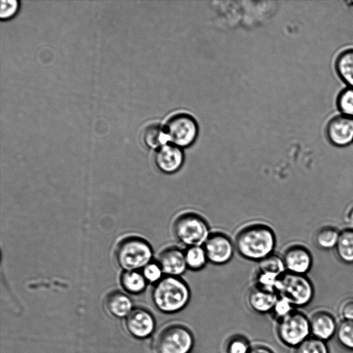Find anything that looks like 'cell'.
I'll return each instance as SVG.
<instances>
[{
    "mask_svg": "<svg viewBox=\"0 0 353 353\" xmlns=\"http://www.w3.org/2000/svg\"><path fill=\"white\" fill-rule=\"evenodd\" d=\"M233 242L241 256L259 262L274 253L276 239L269 225L261 221H250L238 229Z\"/></svg>",
    "mask_w": 353,
    "mask_h": 353,
    "instance_id": "6da1fadb",
    "label": "cell"
},
{
    "mask_svg": "<svg viewBox=\"0 0 353 353\" xmlns=\"http://www.w3.org/2000/svg\"><path fill=\"white\" fill-rule=\"evenodd\" d=\"M190 297V288L179 276H164L154 285L152 293L156 307L166 313L182 310L188 304Z\"/></svg>",
    "mask_w": 353,
    "mask_h": 353,
    "instance_id": "7a4b0ae2",
    "label": "cell"
},
{
    "mask_svg": "<svg viewBox=\"0 0 353 353\" xmlns=\"http://www.w3.org/2000/svg\"><path fill=\"white\" fill-rule=\"evenodd\" d=\"M172 232L176 240L186 248L203 245L211 234L204 217L191 210L181 211L175 216Z\"/></svg>",
    "mask_w": 353,
    "mask_h": 353,
    "instance_id": "3957f363",
    "label": "cell"
},
{
    "mask_svg": "<svg viewBox=\"0 0 353 353\" xmlns=\"http://www.w3.org/2000/svg\"><path fill=\"white\" fill-rule=\"evenodd\" d=\"M153 250L145 239L131 236L123 239L116 249L119 265L125 271L142 270L152 261Z\"/></svg>",
    "mask_w": 353,
    "mask_h": 353,
    "instance_id": "277c9868",
    "label": "cell"
},
{
    "mask_svg": "<svg viewBox=\"0 0 353 353\" xmlns=\"http://www.w3.org/2000/svg\"><path fill=\"white\" fill-rule=\"evenodd\" d=\"M275 292L278 296L288 299L293 305L302 306L311 301L313 288L305 275L285 272L279 277Z\"/></svg>",
    "mask_w": 353,
    "mask_h": 353,
    "instance_id": "5b68a950",
    "label": "cell"
},
{
    "mask_svg": "<svg viewBox=\"0 0 353 353\" xmlns=\"http://www.w3.org/2000/svg\"><path fill=\"white\" fill-rule=\"evenodd\" d=\"M163 129L168 142L180 148L192 144L198 133L197 124L194 119L183 112L170 117Z\"/></svg>",
    "mask_w": 353,
    "mask_h": 353,
    "instance_id": "8992f818",
    "label": "cell"
},
{
    "mask_svg": "<svg viewBox=\"0 0 353 353\" xmlns=\"http://www.w3.org/2000/svg\"><path fill=\"white\" fill-rule=\"evenodd\" d=\"M193 345L194 339L190 331L181 325L164 327L156 341L159 353H189Z\"/></svg>",
    "mask_w": 353,
    "mask_h": 353,
    "instance_id": "52a82bcc",
    "label": "cell"
},
{
    "mask_svg": "<svg viewBox=\"0 0 353 353\" xmlns=\"http://www.w3.org/2000/svg\"><path fill=\"white\" fill-rule=\"evenodd\" d=\"M310 332V320L299 312H292L281 319L278 325L281 340L290 346L299 345L308 337Z\"/></svg>",
    "mask_w": 353,
    "mask_h": 353,
    "instance_id": "ba28073f",
    "label": "cell"
},
{
    "mask_svg": "<svg viewBox=\"0 0 353 353\" xmlns=\"http://www.w3.org/2000/svg\"><path fill=\"white\" fill-rule=\"evenodd\" d=\"M203 246L208 262L216 265L228 263L235 250L233 241L225 234L218 232H211Z\"/></svg>",
    "mask_w": 353,
    "mask_h": 353,
    "instance_id": "9c48e42d",
    "label": "cell"
},
{
    "mask_svg": "<svg viewBox=\"0 0 353 353\" xmlns=\"http://www.w3.org/2000/svg\"><path fill=\"white\" fill-rule=\"evenodd\" d=\"M325 136L329 142L337 147H344L353 142V117L339 114L332 117L325 126Z\"/></svg>",
    "mask_w": 353,
    "mask_h": 353,
    "instance_id": "30bf717a",
    "label": "cell"
},
{
    "mask_svg": "<svg viewBox=\"0 0 353 353\" xmlns=\"http://www.w3.org/2000/svg\"><path fill=\"white\" fill-rule=\"evenodd\" d=\"M157 261L165 276L181 277L188 270L184 250L176 245H170L162 249L158 254Z\"/></svg>",
    "mask_w": 353,
    "mask_h": 353,
    "instance_id": "8fae6325",
    "label": "cell"
},
{
    "mask_svg": "<svg viewBox=\"0 0 353 353\" xmlns=\"http://www.w3.org/2000/svg\"><path fill=\"white\" fill-rule=\"evenodd\" d=\"M154 163L158 169L166 174L177 172L184 163L182 148L173 144L167 143L156 150Z\"/></svg>",
    "mask_w": 353,
    "mask_h": 353,
    "instance_id": "7c38bea8",
    "label": "cell"
},
{
    "mask_svg": "<svg viewBox=\"0 0 353 353\" xmlns=\"http://www.w3.org/2000/svg\"><path fill=\"white\" fill-rule=\"evenodd\" d=\"M286 272L305 275L311 268L312 256L303 246L294 245L287 248L282 255Z\"/></svg>",
    "mask_w": 353,
    "mask_h": 353,
    "instance_id": "4fadbf2b",
    "label": "cell"
},
{
    "mask_svg": "<svg viewBox=\"0 0 353 353\" xmlns=\"http://www.w3.org/2000/svg\"><path fill=\"white\" fill-rule=\"evenodd\" d=\"M127 327L129 332L137 338H145L154 329V320L146 310L136 309L127 318Z\"/></svg>",
    "mask_w": 353,
    "mask_h": 353,
    "instance_id": "5bb4252c",
    "label": "cell"
},
{
    "mask_svg": "<svg viewBox=\"0 0 353 353\" xmlns=\"http://www.w3.org/2000/svg\"><path fill=\"white\" fill-rule=\"evenodd\" d=\"M310 332L314 337L325 341L337 330L334 316L326 311H318L310 319Z\"/></svg>",
    "mask_w": 353,
    "mask_h": 353,
    "instance_id": "9a60e30c",
    "label": "cell"
},
{
    "mask_svg": "<svg viewBox=\"0 0 353 353\" xmlns=\"http://www.w3.org/2000/svg\"><path fill=\"white\" fill-rule=\"evenodd\" d=\"M277 299L275 292L255 285L248 293V302L254 311L265 313L272 310Z\"/></svg>",
    "mask_w": 353,
    "mask_h": 353,
    "instance_id": "2e32d148",
    "label": "cell"
},
{
    "mask_svg": "<svg viewBox=\"0 0 353 353\" xmlns=\"http://www.w3.org/2000/svg\"><path fill=\"white\" fill-rule=\"evenodd\" d=\"M334 68L339 79L353 88V47L341 51L336 57Z\"/></svg>",
    "mask_w": 353,
    "mask_h": 353,
    "instance_id": "e0dca14e",
    "label": "cell"
},
{
    "mask_svg": "<svg viewBox=\"0 0 353 353\" xmlns=\"http://www.w3.org/2000/svg\"><path fill=\"white\" fill-rule=\"evenodd\" d=\"M143 141L148 147L156 150L168 143L164 129L158 123H150L145 128Z\"/></svg>",
    "mask_w": 353,
    "mask_h": 353,
    "instance_id": "ac0fdd59",
    "label": "cell"
},
{
    "mask_svg": "<svg viewBox=\"0 0 353 353\" xmlns=\"http://www.w3.org/2000/svg\"><path fill=\"white\" fill-rule=\"evenodd\" d=\"M185 259L188 270L199 271L204 268L208 262L203 245L187 247L184 250Z\"/></svg>",
    "mask_w": 353,
    "mask_h": 353,
    "instance_id": "d6986e66",
    "label": "cell"
},
{
    "mask_svg": "<svg viewBox=\"0 0 353 353\" xmlns=\"http://www.w3.org/2000/svg\"><path fill=\"white\" fill-rule=\"evenodd\" d=\"M106 304L110 312L119 317L127 315L132 308L130 299L119 292L110 294L107 297Z\"/></svg>",
    "mask_w": 353,
    "mask_h": 353,
    "instance_id": "ffe728a7",
    "label": "cell"
},
{
    "mask_svg": "<svg viewBox=\"0 0 353 353\" xmlns=\"http://www.w3.org/2000/svg\"><path fill=\"white\" fill-rule=\"evenodd\" d=\"M121 283L127 292L138 294L145 290L148 282L141 272L125 271L121 276Z\"/></svg>",
    "mask_w": 353,
    "mask_h": 353,
    "instance_id": "44dd1931",
    "label": "cell"
},
{
    "mask_svg": "<svg viewBox=\"0 0 353 353\" xmlns=\"http://www.w3.org/2000/svg\"><path fill=\"white\" fill-rule=\"evenodd\" d=\"M335 248L342 261L353 263V230H345L340 232Z\"/></svg>",
    "mask_w": 353,
    "mask_h": 353,
    "instance_id": "7402d4cb",
    "label": "cell"
},
{
    "mask_svg": "<svg viewBox=\"0 0 353 353\" xmlns=\"http://www.w3.org/2000/svg\"><path fill=\"white\" fill-rule=\"evenodd\" d=\"M258 263V272H260L281 276L286 272L282 257L274 253L259 261Z\"/></svg>",
    "mask_w": 353,
    "mask_h": 353,
    "instance_id": "603a6c76",
    "label": "cell"
},
{
    "mask_svg": "<svg viewBox=\"0 0 353 353\" xmlns=\"http://www.w3.org/2000/svg\"><path fill=\"white\" fill-rule=\"evenodd\" d=\"M339 232L332 227L321 228L316 234V244L322 249L329 250L336 247Z\"/></svg>",
    "mask_w": 353,
    "mask_h": 353,
    "instance_id": "cb8c5ba5",
    "label": "cell"
},
{
    "mask_svg": "<svg viewBox=\"0 0 353 353\" xmlns=\"http://www.w3.org/2000/svg\"><path fill=\"white\" fill-rule=\"evenodd\" d=\"M295 353H329V350L325 341L312 336L298 345Z\"/></svg>",
    "mask_w": 353,
    "mask_h": 353,
    "instance_id": "d4e9b609",
    "label": "cell"
},
{
    "mask_svg": "<svg viewBox=\"0 0 353 353\" xmlns=\"http://www.w3.org/2000/svg\"><path fill=\"white\" fill-rule=\"evenodd\" d=\"M336 107L341 114L353 117V88L347 87L339 93Z\"/></svg>",
    "mask_w": 353,
    "mask_h": 353,
    "instance_id": "484cf974",
    "label": "cell"
},
{
    "mask_svg": "<svg viewBox=\"0 0 353 353\" xmlns=\"http://www.w3.org/2000/svg\"><path fill=\"white\" fill-rule=\"evenodd\" d=\"M337 339L345 347L353 350V321L344 320L336 330Z\"/></svg>",
    "mask_w": 353,
    "mask_h": 353,
    "instance_id": "4316f807",
    "label": "cell"
},
{
    "mask_svg": "<svg viewBox=\"0 0 353 353\" xmlns=\"http://www.w3.org/2000/svg\"><path fill=\"white\" fill-rule=\"evenodd\" d=\"M141 273L148 283H154V285L165 276L161 267L157 261H152L147 264L141 270Z\"/></svg>",
    "mask_w": 353,
    "mask_h": 353,
    "instance_id": "83f0119b",
    "label": "cell"
},
{
    "mask_svg": "<svg viewBox=\"0 0 353 353\" xmlns=\"http://www.w3.org/2000/svg\"><path fill=\"white\" fill-rule=\"evenodd\" d=\"M293 305L286 299L278 296L273 307V312L279 318L282 319L292 312Z\"/></svg>",
    "mask_w": 353,
    "mask_h": 353,
    "instance_id": "f1b7e54d",
    "label": "cell"
},
{
    "mask_svg": "<svg viewBox=\"0 0 353 353\" xmlns=\"http://www.w3.org/2000/svg\"><path fill=\"white\" fill-rule=\"evenodd\" d=\"M250 348L245 339L236 337L230 340L228 345V353H249Z\"/></svg>",
    "mask_w": 353,
    "mask_h": 353,
    "instance_id": "f546056e",
    "label": "cell"
},
{
    "mask_svg": "<svg viewBox=\"0 0 353 353\" xmlns=\"http://www.w3.org/2000/svg\"><path fill=\"white\" fill-rule=\"evenodd\" d=\"M19 7V2L16 0H1L0 6V17L6 19L14 15Z\"/></svg>",
    "mask_w": 353,
    "mask_h": 353,
    "instance_id": "4dcf8cb0",
    "label": "cell"
},
{
    "mask_svg": "<svg viewBox=\"0 0 353 353\" xmlns=\"http://www.w3.org/2000/svg\"><path fill=\"white\" fill-rule=\"evenodd\" d=\"M339 312L345 320L353 321V299H347L340 305Z\"/></svg>",
    "mask_w": 353,
    "mask_h": 353,
    "instance_id": "1f68e13d",
    "label": "cell"
},
{
    "mask_svg": "<svg viewBox=\"0 0 353 353\" xmlns=\"http://www.w3.org/2000/svg\"><path fill=\"white\" fill-rule=\"evenodd\" d=\"M249 353H273L270 349L263 346H254L250 348Z\"/></svg>",
    "mask_w": 353,
    "mask_h": 353,
    "instance_id": "d6a6232c",
    "label": "cell"
}]
</instances>
